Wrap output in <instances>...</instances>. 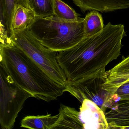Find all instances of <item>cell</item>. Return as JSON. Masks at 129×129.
Returning a JSON list of instances; mask_svg holds the SVG:
<instances>
[{
  "label": "cell",
  "mask_w": 129,
  "mask_h": 129,
  "mask_svg": "<svg viewBox=\"0 0 129 129\" xmlns=\"http://www.w3.org/2000/svg\"><path fill=\"white\" fill-rule=\"evenodd\" d=\"M126 36L123 25L109 22L100 33L57 52L58 62L70 89L78 94L93 95L103 89L108 77L106 68L120 55Z\"/></svg>",
  "instance_id": "obj_1"
},
{
  "label": "cell",
  "mask_w": 129,
  "mask_h": 129,
  "mask_svg": "<svg viewBox=\"0 0 129 129\" xmlns=\"http://www.w3.org/2000/svg\"><path fill=\"white\" fill-rule=\"evenodd\" d=\"M0 56V66L17 85L33 97L50 102L66 92V87L54 81L12 39L1 43Z\"/></svg>",
  "instance_id": "obj_2"
},
{
  "label": "cell",
  "mask_w": 129,
  "mask_h": 129,
  "mask_svg": "<svg viewBox=\"0 0 129 129\" xmlns=\"http://www.w3.org/2000/svg\"><path fill=\"white\" fill-rule=\"evenodd\" d=\"M84 18L70 21L55 16L36 17L28 29L41 44L56 52L73 47L84 38Z\"/></svg>",
  "instance_id": "obj_3"
},
{
  "label": "cell",
  "mask_w": 129,
  "mask_h": 129,
  "mask_svg": "<svg viewBox=\"0 0 129 129\" xmlns=\"http://www.w3.org/2000/svg\"><path fill=\"white\" fill-rule=\"evenodd\" d=\"M13 43L38 65L54 81L66 87L67 79L58 62L57 52L41 44L28 29L13 32Z\"/></svg>",
  "instance_id": "obj_4"
},
{
  "label": "cell",
  "mask_w": 129,
  "mask_h": 129,
  "mask_svg": "<svg viewBox=\"0 0 129 129\" xmlns=\"http://www.w3.org/2000/svg\"><path fill=\"white\" fill-rule=\"evenodd\" d=\"M0 124L3 129H11L26 100L34 97L18 86L0 66Z\"/></svg>",
  "instance_id": "obj_5"
},
{
  "label": "cell",
  "mask_w": 129,
  "mask_h": 129,
  "mask_svg": "<svg viewBox=\"0 0 129 129\" xmlns=\"http://www.w3.org/2000/svg\"><path fill=\"white\" fill-rule=\"evenodd\" d=\"M80 108V118L84 129H109L105 112L96 104L84 99Z\"/></svg>",
  "instance_id": "obj_6"
},
{
  "label": "cell",
  "mask_w": 129,
  "mask_h": 129,
  "mask_svg": "<svg viewBox=\"0 0 129 129\" xmlns=\"http://www.w3.org/2000/svg\"><path fill=\"white\" fill-rule=\"evenodd\" d=\"M81 12H109L129 8V0H72Z\"/></svg>",
  "instance_id": "obj_7"
},
{
  "label": "cell",
  "mask_w": 129,
  "mask_h": 129,
  "mask_svg": "<svg viewBox=\"0 0 129 129\" xmlns=\"http://www.w3.org/2000/svg\"><path fill=\"white\" fill-rule=\"evenodd\" d=\"M59 117L51 129H84L80 111L74 108L61 104Z\"/></svg>",
  "instance_id": "obj_8"
},
{
  "label": "cell",
  "mask_w": 129,
  "mask_h": 129,
  "mask_svg": "<svg viewBox=\"0 0 129 129\" xmlns=\"http://www.w3.org/2000/svg\"><path fill=\"white\" fill-rule=\"evenodd\" d=\"M36 17L32 9L17 4L12 19L11 27L13 34V32L28 29L34 23Z\"/></svg>",
  "instance_id": "obj_9"
},
{
  "label": "cell",
  "mask_w": 129,
  "mask_h": 129,
  "mask_svg": "<svg viewBox=\"0 0 129 129\" xmlns=\"http://www.w3.org/2000/svg\"><path fill=\"white\" fill-rule=\"evenodd\" d=\"M58 117V114L54 116L51 114L27 116L22 120L21 127L31 129H51Z\"/></svg>",
  "instance_id": "obj_10"
},
{
  "label": "cell",
  "mask_w": 129,
  "mask_h": 129,
  "mask_svg": "<svg viewBox=\"0 0 129 129\" xmlns=\"http://www.w3.org/2000/svg\"><path fill=\"white\" fill-rule=\"evenodd\" d=\"M84 38L93 36L102 31L105 25L103 18L99 12L92 10L84 18Z\"/></svg>",
  "instance_id": "obj_11"
},
{
  "label": "cell",
  "mask_w": 129,
  "mask_h": 129,
  "mask_svg": "<svg viewBox=\"0 0 129 129\" xmlns=\"http://www.w3.org/2000/svg\"><path fill=\"white\" fill-rule=\"evenodd\" d=\"M28 7L37 17H47L54 16V0H27Z\"/></svg>",
  "instance_id": "obj_12"
},
{
  "label": "cell",
  "mask_w": 129,
  "mask_h": 129,
  "mask_svg": "<svg viewBox=\"0 0 129 129\" xmlns=\"http://www.w3.org/2000/svg\"><path fill=\"white\" fill-rule=\"evenodd\" d=\"M54 16L59 18L70 21H77L81 18L74 9L61 0H54Z\"/></svg>",
  "instance_id": "obj_13"
},
{
  "label": "cell",
  "mask_w": 129,
  "mask_h": 129,
  "mask_svg": "<svg viewBox=\"0 0 129 129\" xmlns=\"http://www.w3.org/2000/svg\"><path fill=\"white\" fill-rule=\"evenodd\" d=\"M18 0H0V7L3 11L7 27L10 37L13 35L11 27L12 19Z\"/></svg>",
  "instance_id": "obj_14"
},
{
  "label": "cell",
  "mask_w": 129,
  "mask_h": 129,
  "mask_svg": "<svg viewBox=\"0 0 129 129\" xmlns=\"http://www.w3.org/2000/svg\"><path fill=\"white\" fill-rule=\"evenodd\" d=\"M118 101H129V82L123 84L114 94L110 95L105 102L106 106Z\"/></svg>",
  "instance_id": "obj_15"
},
{
  "label": "cell",
  "mask_w": 129,
  "mask_h": 129,
  "mask_svg": "<svg viewBox=\"0 0 129 129\" xmlns=\"http://www.w3.org/2000/svg\"><path fill=\"white\" fill-rule=\"evenodd\" d=\"M17 4L21 5L24 7L29 8L27 0H18Z\"/></svg>",
  "instance_id": "obj_16"
},
{
  "label": "cell",
  "mask_w": 129,
  "mask_h": 129,
  "mask_svg": "<svg viewBox=\"0 0 129 129\" xmlns=\"http://www.w3.org/2000/svg\"><path fill=\"white\" fill-rule=\"evenodd\" d=\"M127 62V64L129 67V55L127 56V58L126 59Z\"/></svg>",
  "instance_id": "obj_17"
}]
</instances>
